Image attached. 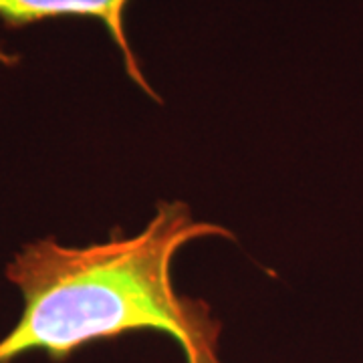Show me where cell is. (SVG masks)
I'll return each instance as SVG.
<instances>
[{"label": "cell", "instance_id": "7a4b0ae2", "mask_svg": "<svg viewBox=\"0 0 363 363\" xmlns=\"http://www.w3.org/2000/svg\"><path fill=\"white\" fill-rule=\"evenodd\" d=\"M130 0H0V21L6 26H25L49 18H97L109 30L111 39L123 57L130 79L147 95L160 99L147 83L142 65L131 51L125 30V9Z\"/></svg>", "mask_w": 363, "mask_h": 363}, {"label": "cell", "instance_id": "3957f363", "mask_svg": "<svg viewBox=\"0 0 363 363\" xmlns=\"http://www.w3.org/2000/svg\"><path fill=\"white\" fill-rule=\"evenodd\" d=\"M14 63H16V57H14V55H11V52H6L0 49V65L13 67Z\"/></svg>", "mask_w": 363, "mask_h": 363}, {"label": "cell", "instance_id": "6da1fadb", "mask_svg": "<svg viewBox=\"0 0 363 363\" xmlns=\"http://www.w3.org/2000/svg\"><path fill=\"white\" fill-rule=\"evenodd\" d=\"M234 238L220 224L196 220L182 202H162L142 233L89 247L43 238L21 248L6 279L25 301L23 315L0 339V363L28 351L65 362L95 341L135 331L166 333L186 363H222V323L210 305L178 293L172 267L200 238Z\"/></svg>", "mask_w": 363, "mask_h": 363}]
</instances>
